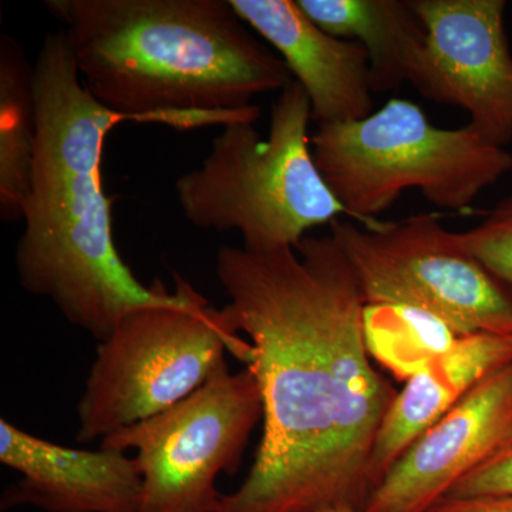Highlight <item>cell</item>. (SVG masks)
Instances as JSON below:
<instances>
[{
    "label": "cell",
    "instance_id": "obj_18",
    "mask_svg": "<svg viewBox=\"0 0 512 512\" xmlns=\"http://www.w3.org/2000/svg\"><path fill=\"white\" fill-rule=\"evenodd\" d=\"M426 512H512V495L446 497Z\"/></svg>",
    "mask_w": 512,
    "mask_h": 512
},
{
    "label": "cell",
    "instance_id": "obj_9",
    "mask_svg": "<svg viewBox=\"0 0 512 512\" xmlns=\"http://www.w3.org/2000/svg\"><path fill=\"white\" fill-rule=\"evenodd\" d=\"M427 37L410 77L426 99L466 110L493 146L512 140V55L504 0H410Z\"/></svg>",
    "mask_w": 512,
    "mask_h": 512
},
{
    "label": "cell",
    "instance_id": "obj_11",
    "mask_svg": "<svg viewBox=\"0 0 512 512\" xmlns=\"http://www.w3.org/2000/svg\"><path fill=\"white\" fill-rule=\"evenodd\" d=\"M0 463L22 476L3 493L2 511L141 512L143 476L123 451L60 446L2 419Z\"/></svg>",
    "mask_w": 512,
    "mask_h": 512
},
{
    "label": "cell",
    "instance_id": "obj_4",
    "mask_svg": "<svg viewBox=\"0 0 512 512\" xmlns=\"http://www.w3.org/2000/svg\"><path fill=\"white\" fill-rule=\"evenodd\" d=\"M311 121L308 94L293 80L272 106L268 138L254 123L224 127L200 167L175 183L185 220L238 232L249 251H274L349 217L313 160Z\"/></svg>",
    "mask_w": 512,
    "mask_h": 512
},
{
    "label": "cell",
    "instance_id": "obj_5",
    "mask_svg": "<svg viewBox=\"0 0 512 512\" xmlns=\"http://www.w3.org/2000/svg\"><path fill=\"white\" fill-rule=\"evenodd\" d=\"M313 160L349 218L375 227L407 190L461 211L512 170V156L470 127L440 128L417 104L390 99L366 119L322 124Z\"/></svg>",
    "mask_w": 512,
    "mask_h": 512
},
{
    "label": "cell",
    "instance_id": "obj_19",
    "mask_svg": "<svg viewBox=\"0 0 512 512\" xmlns=\"http://www.w3.org/2000/svg\"><path fill=\"white\" fill-rule=\"evenodd\" d=\"M322 512H356V511H349V510H330V511H322Z\"/></svg>",
    "mask_w": 512,
    "mask_h": 512
},
{
    "label": "cell",
    "instance_id": "obj_8",
    "mask_svg": "<svg viewBox=\"0 0 512 512\" xmlns=\"http://www.w3.org/2000/svg\"><path fill=\"white\" fill-rule=\"evenodd\" d=\"M264 419L251 369L222 362L200 389L170 409L101 440V448L136 451L143 476L141 512H218L221 473L237 474L249 437Z\"/></svg>",
    "mask_w": 512,
    "mask_h": 512
},
{
    "label": "cell",
    "instance_id": "obj_7",
    "mask_svg": "<svg viewBox=\"0 0 512 512\" xmlns=\"http://www.w3.org/2000/svg\"><path fill=\"white\" fill-rule=\"evenodd\" d=\"M367 308H400L437 320L458 336L512 335V293L468 251L460 232L419 214L360 227L330 225Z\"/></svg>",
    "mask_w": 512,
    "mask_h": 512
},
{
    "label": "cell",
    "instance_id": "obj_13",
    "mask_svg": "<svg viewBox=\"0 0 512 512\" xmlns=\"http://www.w3.org/2000/svg\"><path fill=\"white\" fill-rule=\"evenodd\" d=\"M510 363L512 335L476 333L458 338L450 349L409 376L377 433L370 463L375 488L414 441L478 384Z\"/></svg>",
    "mask_w": 512,
    "mask_h": 512
},
{
    "label": "cell",
    "instance_id": "obj_3",
    "mask_svg": "<svg viewBox=\"0 0 512 512\" xmlns=\"http://www.w3.org/2000/svg\"><path fill=\"white\" fill-rule=\"evenodd\" d=\"M101 106L177 128L254 123L293 82L229 0H46Z\"/></svg>",
    "mask_w": 512,
    "mask_h": 512
},
{
    "label": "cell",
    "instance_id": "obj_16",
    "mask_svg": "<svg viewBox=\"0 0 512 512\" xmlns=\"http://www.w3.org/2000/svg\"><path fill=\"white\" fill-rule=\"evenodd\" d=\"M461 239L484 268L512 293V195L485 215Z\"/></svg>",
    "mask_w": 512,
    "mask_h": 512
},
{
    "label": "cell",
    "instance_id": "obj_1",
    "mask_svg": "<svg viewBox=\"0 0 512 512\" xmlns=\"http://www.w3.org/2000/svg\"><path fill=\"white\" fill-rule=\"evenodd\" d=\"M215 271L264 404L254 464L218 512H365L397 392L373 366L366 301L342 248L330 234L296 249L222 247Z\"/></svg>",
    "mask_w": 512,
    "mask_h": 512
},
{
    "label": "cell",
    "instance_id": "obj_6",
    "mask_svg": "<svg viewBox=\"0 0 512 512\" xmlns=\"http://www.w3.org/2000/svg\"><path fill=\"white\" fill-rule=\"evenodd\" d=\"M248 348L210 305L128 313L97 346L77 404V441L106 439L170 409L210 379L225 353L244 363Z\"/></svg>",
    "mask_w": 512,
    "mask_h": 512
},
{
    "label": "cell",
    "instance_id": "obj_14",
    "mask_svg": "<svg viewBox=\"0 0 512 512\" xmlns=\"http://www.w3.org/2000/svg\"><path fill=\"white\" fill-rule=\"evenodd\" d=\"M329 35L353 40L369 56L373 94L410 83L427 32L410 0H296Z\"/></svg>",
    "mask_w": 512,
    "mask_h": 512
},
{
    "label": "cell",
    "instance_id": "obj_2",
    "mask_svg": "<svg viewBox=\"0 0 512 512\" xmlns=\"http://www.w3.org/2000/svg\"><path fill=\"white\" fill-rule=\"evenodd\" d=\"M35 79V163L15 251L20 286L50 299L97 342L136 309L208 306L180 275L174 292L160 281L141 284L117 251L101 160L111 128L131 120L101 106L84 87L63 30L43 39Z\"/></svg>",
    "mask_w": 512,
    "mask_h": 512
},
{
    "label": "cell",
    "instance_id": "obj_15",
    "mask_svg": "<svg viewBox=\"0 0 512 512\" xmlns=\"http://www.w3.org/2000/svg\"><path fill=\"white\" fill-rule=\"evenodd\" d=\"M37 144L35 63L9 35L0 39V220H23Z\"/></svg>",
    "mask_w": 512,
    "mask_h": 512
},
{
    "label": "cell",
    "instance_id": "obj_12",
    "mask_svg": "<svg viewBox=\"0 0 512 512\" xmlns=\"http://www.w3.org/2000/svg\"><path fill=\"white\" fill-rule=\"evenodd\" d=\"M249 29L276 50L311 101L312 121L352 123L373 113L365 47L319 28L296 0H229Z\"/></svg>",
    "mask_w": 512,
    "mask_h": 512
},
{
    "label": "cell",
    "instance_id": "obj_10",
    "mask_svg": "<svg viewBox=\"0 0 512 512\" xmlns=\"http://www.w3.org/2000/svg\"><path fill=\"white\" fill-rule=\"evenodd\" d=\"M512 437V363L488 376L399 457L365 512H426Z\"/></svg>",
    "mask_w": 512,
    "mask_h": 512
},
{
    "label": "cell",
    "instance_id": "obj_17",
    "mask_svg": "<svg viewBox=\"0 0 512 512\" xmlns=\"http://www.w3.org/2000/svg\"><path fill=\"white\" fill-rule=\"evenodd\" d=\"M512 495V437L471 471L447 497Z\"/></svg>",
    "mask_w": 512,
    "mask_h": 512
}]
</instances>
